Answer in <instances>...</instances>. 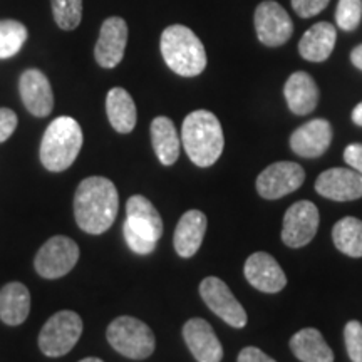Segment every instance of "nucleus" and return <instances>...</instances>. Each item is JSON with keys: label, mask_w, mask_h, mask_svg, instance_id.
I'll list each match as a JSON object with an SVG mask.
<instances>
[{"label": "nucleus", "mask_w": 362, "mask_h": 362, "mask_svg": "<svg viewBox=\"0 0 362 362\" xmlns=\"http://www.w3.org/2000/svg\"><path fill=\"white\" fill-rule=\"evenodd\" d=\"M119 210V197L111 180L89 176L74 194L76 223L86 233L101 235L115 223Z\"/></svg>", "instance_id": "1"}, {"label": "nucleus", "mask_w": 362, "mask_h": 362, "mask_svg": "<svg viewBox=\"0 0 362 362\" xmlns=\"http://www.w3.org/2000/svg\"><path fill=\"white\" fill-rule=\"evenodd\" d=\"M181 143L189 160L200 168L215 165L223 153L225 138L221 124L214 112L198 110L185 117Z\"/></svg>", "instance_id": "2"}, {"label": "nucleus", "mask_w": 362, "mask_h": 362, "mask_svg": "<svg viewBox=\"0 0 362 362\" xmlns=\"http://www.w3.org/2000/svg\"><path fill=\"white\" fill-rule=\"evenodd\" d=\"M163 59L171 71L183 78H194L206 67L205 45L187 25L166 27L161 34Z\"/></svg>", "instance_id": "3"}, {"label": "nucleus", "mask_w": 362, "mask_h": 362, "mask_svg": "<svg viewBox=\"0 0 362 362\" xmlns=\"http://www.w3.org/2000/svg\"><path fill=\"white\" fill-rule=\"evenodd\" d=\"M83 148V129L74 117H56L47 126L40 141V161L54 173L69 168Z\"/></svg>", "instance_id": "4"}, {"label": "nucleus", "mask_w": 362, "mask_h": 362, "mask_svg": "<svg viewBox=\"0 0 362 362\" xmlns=\"http://www.w3.org/2000/svg\"><path fill=\"white\" fill-rule=\"evenodd\" d=\"M106 336L112 349L129 359L141 361L155 352V334L146 324L134 317H117L107 327Z\"/></svg>", "instance_id": "5"}, {"label": "nucleus", "mask_w": 362, "mask_h": 362, "mask_svg": "<svg viewBox=\"0 0 362 362\" xmlns=\"http://www.w3.org/2000/svg\"><path fill=\"white\" fill-rule=\"evenodd\" d=\"M83 334V319L72 310H61L44 324L39 334V347L47 357L66 356Z\"/></svg>", "instance_id": "6"}, {"label": "nucleus", "mask_w": 362, "mask_h": 362, "mask_svg": "<svg viewBox=\"0 0 362 362\" xmlns=\"http://www.w3.org/2000/svg\"><path fill=\"white\" fill-rule=\"evenodd\" d=\"M79 260V247L74 240L69 237L49 238L40 247L34 260V267L37 274L44 279H59L74 269Z\"/></svg>", "instance_id": "7"}, {"label": "nucleus", "mask_w": 362, "mask_h": 362, "mask_svg": "<svg viewBox=\"0 0 362 362\" xmlns=\"http://www.w3.org/2000/svg\"><path fill=\"white\" fill-rule=\"evenodd\" d=\"M200 296L208 309L218 315L223 322L237 329L245 327L248 320L247 312L223 280L218 277H206L200 284Z\"/></svg>", "instance_id": "8"}, {"label": "nucleus", "mask_w": 362, "mask_h": 362, "mask_svg": "<svg viewBox=\"0 0 362 362\" xmlns=\"http://www.w3.org/2000/svg\"><path fill=\"white\" fill-rule=\"evenodd\" d=\"M257 37L269 47L284 45L293 34V22L285 8L275 0H264L253 16Z\"/></svg>", "instance_id": "9"}, {"label": "nucleus", "mask_w": 362, "mask_h": 362, "mask_svg": "<svg viewBox=\"0 0 362 362\" xmlns=\"http://www.w3.org/2000/svg\"><path fill=\"white\" fill-rule=\"evenodd\" d=\"M305 180V171L292 161H279L265 168L257 178V192L265 200H279L296 192Z\"/></svg>", "instance_id": "10"}, {"label": "nucleus", "mask_w": 362, "mask_h": 362, "mask_svg": "<svg viewBox=\"0 0 362 362\" xmlns=\"http://www.w3.org/2000/svg\"><path fill=\"white\" fill-rule=\"evenodd\" d=\"M319 210L312 202H297L285 211L282 240L287 247L300 248L312 242L319 230Z\"/></svg>", "instance_id": "11"}, {"label": "nucleus", "mask_w": 362, "mask_h": 362, "mask_svg": "<svg viewBox=\"0 0 362 362\" xmlns=\"http://www.w3.org/2000/svg\"><path fill=\"white\" fill-rule=\"evenodd\" d=\"M126 44H128V24L121 17H110L103 22L94 57L104 69H112L123 61Z\"/></svg>", "instance_id": "12"}, {"label": "nucleus", "mask_w": 362, "mask_h": 362, "mask_svg": "<svg viewBox=\"0 0 362 362\" xmlns=\"http://www.w3.org/2000/svg\"><path fill=\"white\" fill-rule=\"evenodd\" d=\"M315 192L334 202H352L362 198V175L349 168H330L319 175Z\"/></svg>", "instance_id": "13"}, {"label": "nucleus", "mask_w": 362, "mask_h": 362, "mask_svg": "<svg viewBox=\"0 0 362 362\" xmlns=\"http://www.w3.org/2000/svg\"><path fill=\"white\" fill-rule=\"evenodd\" d=\"M245 279L252 287L265 293H277L287 285L282 267L265 252L252 253L245 262Z\"/></svg>", "instance_id": "14"}, {"label": "nucleus", "mask_w": 362, "mask_h": 362, "mask_svg": "<svg viewBox=\"0 0 362 362\" xmlns=\"http://www.w3.org/2000/svg\"><path fill=\"white\" fill-rule=\"evenodd\" d=\"M21 98L27 111L33 116L45 117L54 107V94L47 76L39 69H27L22 72L19 81Z\"/></svg>", "instance_id": "15"}, {"label": "nucleus", "mask_w": 362, "mask_h": 362, "mask_svg": "<svg viewBox=\"0 0 362 362\" xmlns=\"http://www.w3.org/2000/svg\"><path fill=\"white\" fill-rule=\"evenodd\" d=\"M183 337L198 362H220L223 359V347L205 319H189L183 325Z\"/></svg>", "instance_id": "16"}, {"label": "nucleus", "mask_w": 362, "mask_h": 362, "mask_svg": "<svg viewBox=\"0 0 362 362\" xmlns=\"http://www.w3.org/2000/svg\"><path fill=\"white\" fill-rule=\"evenodd\" d=\"M332 126L327 119H312L291 136V148L302 158H319L332 143Z\"/></svg>", "instance_id": "17"}, {"label": "nucleus", "mask_w": 362, "mask_h": 362, "mask_svg": "<svg viewBox=\"0 0 362 362\" xmlns=\"http://www.w3.org/2000/svg\"><path fill=\"white\" fill-rule=\"evenodd\" d=\"M126 225L136 233L143 235L151 242H160L163 235V220L158 210L146 197L134 194L126 203Z\"/></svg>", "instance_id": "18"}, {"label": "nucleus", "mask_w": 362, "mask_h": 362, "mask_svg": "<svg viewBox=\"0 0 362 362\" xmlns=\"http://www.w3.org/2000/svg\"><path fill=\"white\" fill-rule=\"evenodd\" d=\"M206 225V215L200 210H189L181 216L173 237L175 250L180 257L189 259L198 252L205 238Z\"/></svg>", "instance_id": "19"}, {"label": "nucleus", "mask_w": 362, "mask_h": 362, "mask_svg": "<svg viewBox=\"0 0 362 362\" xmlns=\"http://www.w3.org/2000/svg\"><path fill=\"white\" fill-rule=\"evenodd\" d=\"M288 110L297 116L310 115L319 103V88L314 78L307 72H293L284 88Z\"/></svg>", "instance_id": "20"}, {"label": "nucleus", "mask_w": 362, "mask_h": 362, "mask_svg": "<svg viewBox=\"0 0 362 362\" xmlns=\"http://www.w3.org/2000/svg\"><path fill=\"white\" fill-rule=\"evenodd\" d=\"M336 27L329 22H319L302 35L300 42H298V52L305 61L324 62L327 61L334 47H336Z\"/></svg>", "instance_id": "21"}, {"label": "nucleus", "mask_w": 362, "mask_h": 362, "mask_svg": "<svg viewBox=\"0 0 362 362\" xmlns=\"http://www.w3.org/2000/svg\"><path fill=\"white\" fill-rule=\"evenodd\" d=\"M30 312V292L24 284L11 282L0 291V319L7 325L25 322Z\"/></svg>", "instance_id": "22"}, {"label": "nucleus", "mask_w": 362, "mask_h": 362, "mask_svg": "<svg viewBox=\"0 0 362 362\" xmlns=\"http://www.w3.org/2000/svg\"><path fill=\"white\" fill-rule=\"evenodd\" d=\"M151 143L161 165L171 166L180 156L181 138L176 133L173 121L166 116H158L151 123Z\"/></svg>", "instance_id": "23"}, {"label": "nucleus", "mask_w": 362, "mask_h": 362, "mask_svg": "<svg viewBox=\"0 0 362 362\" xmlns=\"http://www.w3.org/2000/svg\"><path fill=\"white\" fill-rule=\"evenodd\" d=\"M106 112L117 133L128 134L134 129L138 112L131 94L123 88H112L106 98Z\"/></svg>", "instance_id": "24"}, {"label": "nucleus", "mask_w": 362, "mask_h": 362, "mask_svg": "<svg viewBox=\"0 0 362 362\" xmlns=\"http://www.w3.org/2000/svg\"><path fill=\"white\" fill-rule=\"evenodd\" d=\"M291 349L302 362H334V354L317 329H302L291 339Z\"/></svg>", "instance_id": "25"}, {"label": "nucleus", "mask_w": 362, "mask_h": 362, "mask_svg": "<svg viewBox=\"0 0 362 362\" xmlns=\"http://www.w3.org/2000/svg\"><path fill=\"white\" fill-rule=\"evenodd\" d=\"M332 240L337 250L359 259L362 257V221L354 216L339 220L332 228Z\"/></svg>", "instance_id": "26"}, {"label": "nucleus", "mask_w": 362, "mask_h": 362, "mask_svg": "<svg viewBox=\"0 0 362 362\" xmlns=\"http://www.w3.org/2000/svg\"><path fill=\"white\" fill-rule=\"evenodd\" d=\"M27 40V29L19 21H0V59L13 57Z\"/></svg>", "instance_id": "27"}, {"label": "nucleus", "mask_w": 362, "mask_h": 362, "mask_svg": "<svg viewBox=\"0 0 362 362\" xmlns=\"http://www.w3.org/2000/svg\"><path fill=\"white\" fill-rule=\"evenodd\" d=\"M54 21L59 29L74 30L83 21V0H51Z\"/></svg>", "instance_id": "28"}, {"label": "nucleus", "mask_w": 362, "mask_h": 362, "mask_svg": "<svg viewBox=\"0 0 362 362\" xmlns=\"http://www.w3.org/2000/svg\"><path fill=\"white\" fill-rule=\"evenodd\" d=\"M362 19V0H339L336 22L342 30H354Z\"/></svg>", "instance_id": "29"}, {"label": "nucleus", "mask_w": 362, "mask_h": 362, "mask_svg": "<svg viewBox=\"0 0 362 362\" xmlns=\"http://www.w3.org/2000/svg\"><path fill=\"white\" fill-rule=\"evenodd\" d=\"M346 349L352 362H362V324L351 320L344 329Z\"/></svg>", "instance_id": "30"}, {"label": "nucleus", "mask_w": 362, "mask_h": 362, "mask_svg": "<svg viewBox=\"0 0 362 362\" xmlns=\"http://www.w3.org/2000/svg\"><path fill=\"white\" fill-rule=\"evenodd\" d=\"M123 235L128 247L134 253H138V255H148V253H151L156 248V242H151V240L143 237V235L136 233L134 230L129 228L126 223L123 225Z\"/></svg>", "instance_id": "31"}, {"label": "nucleus", "mask_w": 362, "mask_h": 362, "mask_svg": "<svg viewBox=\"0 0 362 362\" xmlns=\"http://www.w3.org/2000/svg\"><path fill=\"white\" fill-rule=\"evenodd\" d=\"M330 0H292V7L300 17H314L329 6Z\"/></svg>", "instance_id": "32"}, {"label": "nucleus", "mask_w": 362, "mask_h": 362, "mask_svg": "<svg viewBox=\"0 0 362 362\" xmlns=\"http://www.w3.org/2000/svg\"><path fill=\"white\" fill-rule=\"evenodd\" d=\"M17 115L7 107H0V143L7 141L17 128Z\"/></svg>", "instance_id": "33"}, {"label": "nucleus", "mask_w": 362, "mask_h": 362, "mask_svg": "<svg viewBox=\"0 0 362 362\" xmlns=\"http://www.w3.org/2000/svg\"><path fill=\"white\" fill-rule=\"evenodd\" d=\"M344 160L352 170H356L357 173L362 175V144L354 143L349 144L344 151Z\"/></svg>", "instance_id": "34"}, {"label": "nucleus", "mask_w": 362, "mask_h": 362, "mask_svg": "<svg viewBox=\"0 0 362 362\" xmlns=\"http://www.w3.org/2000/svg\"><path fill=\"white\" fill-rule=\"evenodd\" d=\"M237 362H277V361H274L270 356H267L265 352L257 349V347H245V349L238 354Z\"/></svg>", "instance_id": "35"}, {"label": "nucleus", "mask_w": 362, "mask_h": 362, "mask_svg": "<svg viewBox=\"0 0 362 362\" xmlns=\"http://www.w3.org/2000/svg\"><path fill=\"white\" fill-rule=\"evenodd\" d=\"M351 61H352V64L357 67V69L362 71V44L357 45L354 51L351 52Z\"/></svg>", "instance_id": "36"}, {"label": "nucleus", "mask_w": 362, "mask_h": 362, "mask_svg": "<svg viewBox=\"0 0 362 362\" xmlns=\"http://www.w3.org/2000/svg\"><path fill=\"white\" fill-rule=\"evenodd\" d=\"M352 121H354L357 126H362V103L357 104L354 111H352Z\"/></svg>", "instance_id": "37"}, {"label": "nucleus", "mask_w": 362, "mask_h": 362, "mask_svg": "<svg viewBox=\"0 0 362 362\" xmlns=\"http://www.w3.org/2000/svg\"><path fill=\"white\" fill-rule=\"evenodd\" d=\"M79 362H104V361H101V359H98V357H86V359H83V361H79Z\"/></svg>", "instance_id": "38"}]
</instances>
